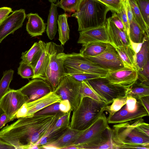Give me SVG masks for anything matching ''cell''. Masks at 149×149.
<instances>
[{"instance_id":"cell-1","label":"cell","mask_w":149,"mask_h":149,"mask_svg":"<svg viewBox=\"0 0 149 149\" xmlns=\"http://www.w3.org/2000/svg\"><path fill=\"white\" fill-rule=\"evenodd\" d=\"M63 113L61 112L19 118L0 130V139L13 146L15 149H33L36 144Z\"/></svg>"},{"instance_id":"cell-2","label":"cell","mask_w":149,"mask_h":149,"mask_svg":"<svg viewBox=\"0 0 149 149\" xmlns=\"http://www.w3.org/2000/svg\"><path fill=\"white\" fill-rule=\"evenodd\" d=\"M109 9L97 0H79L76 12L72 16L75 17L81 31L104 25Z\"/></svg>"},{"instance_id":"cell-3","label":"cell","mask_w":149,"mask_h":149,"mask_svg":"<svg viewBox=\"0 0 149 149\" xmlns=\"http://www.w3.org/2000/svg\"><path fill=\"white\" fill-rule=\"evenodd\" d=\"M112 131L113 141L118 149H149V136L137 130L131 121L116 124Z\"/></svg>"},{"instance_id":"cell-4","label":"cell","mask_w":149,"mask_h":149,"mask_svg":"<svg viewBox=\"0 0 149 149\" xmlns=\"http://www.w3.org/2000/svg\"><path fill=\"white\" fill-rule=\"evenodd\" d=\"M109 105L88 97L83 98L73 111L70 127L83 130L90 126L105 111Z\"/></svg>"},{"instance_id":"cell-5","label":"cell","mask_w":149,"mask_h":149,"mask_svg":"<svg viewBox=\"0 0 149 149\" xmlns=\"http://www.w3.org/2000/svg\"><path fill=\"white\" fill-rule=\"evenodd\" d=\"M50 54L49 61L46 70L44 80L54 91L66 73L64 66V48L62 45L53 42H47Z\"/></svg>"},{"instance_id":"cell-6","label":"cell","mask_w":149,"mask_h":149,"mask_svg":"<svg viewBox=\"0 0 149 149\" xmlns=\"http://www.w3.org/2000/svg\"><path fill=\"white\" fill-rule=\"evenodd\" d=\"M64 58V66L67 74L87 73L106 77L109 72L79 53H65Z\"/></svg>"},{"instance_id":"cell-7","label":"cell","mask_w":149,"mask_h":149,"mask_svg":"<svg viewBox=\"0 0 149 149\" xmlns=\"http://www.w3.org/2000/svg\"><path fill=\"white\" fill-rule=\"evenodd\" d=\"M149 113L140 100L131 97H127L126 104L119 110L107 118L108 123L117 124L132 121L146 116Z\"/></svg>"},{"instance_id":"cell-8","label":"cell","mask_w":149,"mask_h":149,"mask_svg":"<svg viewBox=\"0 0 149 149\" xmlns=\"http://www.w3.org/2000/svg\"><path fill=\"white\" fill-rule=\"evenodd\" d=\"M86 81L97 95L108 105L115 99L126 96L128 88L112 84L106 77L94 78Z\"/></svg>"},{"instance_id":"cell-9","label":"cell","mask_w":149,"mask_h":149,"mask_svg":"<svg viewBox=\"0 0 149 149\" xmlns=\"http://www.w3.org/2000/svg\"><path fill=\"white\" fill-rule=\"evenodd\" d=\"M81 82L75 80L67 74L63 77L54 91L62 100H68L72 111L76 109L81 100L80 93Z\"/></svg>"},{"instance_id":"cell-10","label":"cell","mask_w":149,"mask_h":149,"mask_svg":"<svg viewBox=\"0 0 149 149\" xmlns=\"http://www.w3.org/2000/svg\"><path fill=\"white\" fill-rule=\"evenodd\" d=\"M61 100L60 96L52 91L36 100L24 104L17 112L14 119L33 116L38 111Z\"/></svg>"},{"instance_id":"cell-11","label":"cell","mask_w":149,"mask_h":149,"mask_svg":"<svg viewBox=\"0 0 149 149\" xmlns=\"http://www.w3.org/2000/svg\"><path fill=\"white\" fill-rule=\"evenodd\" d=\"M28 102L27 97L18 89L9 88L0 98V108L6 115L10 122L14 120L18 110Z\"/></svg>"},{"instance_id":"cell-12","label":"cell","mask_w":149,"mask_h":149,"mask_svg":"<svg viewBox=\"0 0 149 149\" xmlns=\"http://www.w3.org/2000/svg\"><path fill=\"white\" fill-rule=\"evenodd\" d=\"M86 57L109 72L125 67L115 48L110 43H108L105 50L100 54Z\"/></svg>"},{"instance_id":"cell-13","label":"cell","mask_w":149,"mask_h":149,"mask_svg":"<svg viewBox=\"0 0 149 149\" xmlns=\"http://www.w3.org/2000/svg\"><path fill=\"white\" fill-rule=\"evenodd\" d=\"M109 126L107 117L103 113L90 126L82 131L73 145L77 146L86 144L97 139Z\"/></svg>"},{"instance_id":"cell-14","label":"cell","mask_w":149,"mask_h":149,"mask_svg":"<svg viewBox=\"0 0 149 149\" xmlns=\"http://www.w3.org/2000/svg\"><path fill=\"white\" fill-rule=\"evenodd\" d=\"M19 89L28 99V102L36 100L53 91L50 85L45 80L35 78Z\"/></svg>"},{"instance_id":"cell-15","label":"cell","mask_w":149,"mask_h":149,"mask_svg":"<svg viewBox=\"0 0 149 149\" xmlns=\"http://www.w3.org/2000/svg\"><path fill=\"white\" fill-rule=\"evenodd\" d=\"M26 15L25 10L21 9L13 11L2 21L0 24V43L8 35L22 26Z\"/></svg>"},{"instance_id":"cell-16","label":"cell","mask_w":149,"mask_h":149,"mask_svg":"<svg viewBox=\"0 0 149 149\" xmlns=\"http://www.w3.org/2000/svg\"><path fill=\"white\" fill-rule=\"evenodd\" d=\"M106 77L112 84L129 88L136 81L138 75L136 69L124 67L109 71Z\"/></svg>"},{"instance_id":"cell-17","label":"cell","mask_w":149,"mask_h":149,"mask_svg":"<svg viewBox=\"0 0 149 149\" xmlns=\"http://www.w3.org/2000/svg\"><path fill=\"white\" fill-rule=\"evenodd\" d=\"M71 112L62 114L48 132L35 145L39 146L44 145L58 139L70 127Z\"/></svg>"},{"instance_id":"cell-18","label":"cell","mask_w":149,"mask_h":149,"mask_svg":"<svg viewBox=\"0 0 149 149\" xmlns=\"http://www.w3.org/2000/svg\"><path fill=\"white\" fill-rule=\"evenodd\" d=\"M77 43L85 45L95 42L110 43V40L107 28L104 25L79 31Z\"/></svg>"},{"instance_id":"cell-19","label":"cell","mask_w":149,"mask_h":149,"mask_svg":"<svg viewBox=\"0 0 149 149\" xmlns=\"http://www.w3.org/2000/svg\"><path fill=\"white\" fill-rule=\"evenodd\" d=\"M83 130H79L69 127L66 131L55 141L39 146L40 149H63L73 145Z\"/></svg>"},{"instance_id":"cell-20","label":"cell","mask_w":149,"mask_h":149,"mask_svg":"<svg viewBox=\"0 0 149 149\" xmlns=\"http://www.w3.org/2000/svg\"><path fill=\"white\" fill-rule=\"evenodd\" d=\"M78 149H118L112 139V131L109 126L97 139L88 143L76 146Z\"/></svg>"},{"instance_id":"cell-21","label":"cell","mask_w":149,"mask_h":149,"mask_svg":"<svg viewBox=\"0 0 149 149\" xmlns=\"http://www.w3.org/2000/svg\"><path fill=\"white\" fill-rule=\"evenodd\" d=\"M105 25L110 43L114 47L128 45L132 44L126 32L118 28L111 20L110 17L107 19Z\"/></svg>"},{"instance_id":"cell-22","label":"cell","mask_w":149,"mask_h":149,"mask_svg":"<svg viewBox=\"0 0 149 149\" xmlns=\"http://www.w3.org/2000/svg\"><path fill=\"white\" fill-rule=\"evenodd\" d=\"M28 19L26 30L32 37L42 36L45 32L46 24L37 13H31L26 15Z\"/></svg>"},{"instance_id":"cell-23","label":"cell","mask_w":149,"mask_h":149,"mask_svg":"<svg viewBox=\"0 0 149 149\" xmlns=\"http://www.w3.org/2000/svg\"><path fill=\"white\" fill-rule=\"evenodd\" d=\"M44 41L40 40L35 42L29 50L22 54V61L31 66L34 69L42 53Z\"/></svg>"},{"instance_id":"cell-24","label":"cell","mask_w":149,"mask_h":149,"mask_svg":"<svg viewBox=\"0 0 149 149\" xmlns=\"http://www.w3.org/2000/svg\"><path fill=\"white\" fill-rule=\"evenodd\" d=\"M115 47L125 67L136 69V52L132 44Z\"/></svg>"},{"instance_id":"cell-25","label":"cell","mask_w":149,"mask_h":149,"mask_svg":"<svg viewBox=\"0 0 149 149\" xmlns=\"http://www.w3.org/2000/svg\"><path fill=\"white\" fill-rule=\"evenodd\" d=\"M50 54L48 43L44 42L42 54L34 69V75L32 78L44 79L46 70L48 65Z\"/></svg>"},{"instance_id":"cell-26","label":"cell","mask_w":149,"mask_h":149,"mask_svg":"<svg viewBox=\"0 0 149 149\" xmlns=\"http://www.w3.org/2000/svg\"><path fill=\"white\" fill-rule=\"evenodd\" d=\"M129 36L132 44H141L149 36L143 30L134 17L129 25Z\"/></svg>"},{"instance_id":"cell-27","label":"cell","mask_w":149,"mask_h":149,"mask_svg":"<svg viewBox=\"0 0 149 149\" xmlns=\"http://www.w3.org/2000/svg\"><path fill=\"white\" fill-rule=\"evenodd\" d=\"M108 43L97 42L82 45L79 53L85 57L97 56L104 51Z\"/></svg>"},{"instance_id":"cell-28","label":"cell","mask_w":149,"mask_h":149,"mask_svg":"<svg viewBox=\"0 0 149 149\" xmlns=\"http://www.w3.org/2000/svg\"><path fill=\"white\" fill-rule=\"evenodd\" d=\"M57 7L54 3H51L48 16L46 32L49 38L52 40L57 31V24L58 13Z\"/></svg>"},{"instance_id":"cell-29","label":"cell","mask_w":149,"mask_h":149,"mask_svg":"<svg viewBox=\"0 0 149 149\" xmlns=\"http://www.w3.org/2000/svg\"><path fill=\"white\" fill-rule=\"evenodd\" d=\"M70 16V15L65 13L59 15L57 19L58 40L62 45H64L69 39L70 30L68 18Z\"/></svg>"},{"instance_id":"cell-30","label":"cell","mask_w":149,"mask_h":149,"mask_svg":"<svg viewBox=\"0 0 149 149\" xmlns=\"http://www.w3.org/2000/svg\"><path fill=\"white\" fill-rule=\"evenodd\" d=\"M149 95V85L142 83L137 80L127 91L126 96L136 99Z\"/></svg>"},{"instance_id":"cell-31","label":"cell","mask_w":149,"mask_h":149,"mask_svg":"<svg viewBox=\"0 0 149 149\" xmlns=\"http://www.w3.org/2000/svg\"><path fill=\"white\" fill-rule=\"evenodd\" d=\"M149 38L145 39L142 43L139 50L136 53V65L137 70L141 68L149 61Z\"/></svg>"},{"instance_id":"cell-32","label":"cell","mask_w":149,"mask_h":149,"mask_svg":"<svg viewBox=\"0 0 149 149\" xmlns=\"http://www.w3.org/2000/svg\"><path fill=\"white\" fill-rule=\"evenodd\" d=\"M133 17L143 30L149 36V26L145 22L135 0H129Z\"/></svg>"},{"instance_id":"cell-33","label":"cell","mask_w":149,"mask_h":149,"mask_svg":"<svg viewBox=\"0 0 149 149\" xmlns=\"http://www.w3.org/2000/svg\"><path fill=\"white\" fill-rule=\"evenodd\" d=\"M14 71L11 69L4 72L0 81V98L8 91L10 83L13 79Z\"/></svg>"},{"instance_id":"cell-34","label":"cell","mask_w":149,"mask_h":149,"mask_svg":"<svg viewBox=\"0 0 149 149\" xmlns=\"http://www.w3.org/2000/svg\"><path fill=\"white\" fill-rule=\"evenodd\" d=\"M80 93L81 99L84 97H88L97 101L105 102L95 92L86 81L81 82Z\"/></svg>"},{"instance_id":"cell-35","label":"cell","mask_w":149,"mask_h":149,"mask_svg":"<svg viewBox=\"0 0 149 149\" xmlns=\"http://www.w3.org/2000/svg\"><path fill=\"white\" fill-rule=\"evenodd\" d=\"M79 0H61L56 4L57 7L63 9L65 12L75 13Z\"/></svg>"},{"instance_id":"cell-36","label":"cell","mask_w":149,"mask_h":149,"mask_svg":"<svg viewBox=\"0 0 149 149\" xmlns=\"http://www.w3.org/2000/svg\"><path fill=\"white\" fill-rule=\"evenodd\" d=\"M17 73L22 78H32L34 75V69L30 65L21 61L18 68Z\"/></svg>"},{"instance_id":"cell-37","label":"cell","mask_w":149,"mask_h":149,"mask_svg":"<svg viewBox=\"0 0 149 149\" xmlns=\"http://www.w3.org/2000/svg\"><path fill=\"white\" fill-rule=\"evenodd\" d=\"M127 99L126 96L115 99L111 105L106 107L105 111L108 112L109 115H113L126 104Z\"/></svg>"},{"instance_id":"cell-38","label":"cell","mask_w":149,"mask_h":149,"mask_svg":"<svg viewBox=\"0 0 149 149\" xmlns=\"http://www.w3.org/2000/svg\"><path fill=\"white\" fill-rule=\"evenodd\" d=\"M143 17L149 26V0H135Z\"/></svg>"},{"instance_id":"cell-39","label":"cell","mask_w":149,"mask_h":149,"mask_svg":"<svg viewBox=\"0 0 149 149\" xmlns=\"http://www.w3.org/2000/svg\"><path fill=\"white\" fill-rule=\"evenodd\" d=\"M103 3L110 10L117 13L120 12L122 8L123 0H97Z\"/></svg>"},{"instance_id":"cell-40","label":"cell","mask_w":149,"mask_h":149,"mask_svg":"<svg viewBox=\"0 0 149 149\" xmlns=\"http://www.w3.org/2000/svg\"><path fill=\"white\" fill-rule=\"evenodd\" d=\"M137 71V80L142 83L149 85V61L141 68Z\"/></svg>"},{"instance_id":"cell-41","label":"cell","mask_w":149,"mask_h":149,"mask_svg":"<svg viewBox=\"0 0 149 149\" xmlns=\"http://www.w3.org/2000/svg\"><path fill=\"white\" fill-rule=\"evenodd\" d=\"M66 74L79 82L87 81L94 78L102 77L98 75L87 73Z\"/></svg>"},{"instance_id":"cell-42","label":"cell","mask_w":149,"mask_h":149,"mask_svg":"<svg viewBox=\"0 0 149 149\" xmlns=\"http://www.w3.org/2000/svg\"><path fill=\"white\" fill-rule=\"evenodd\" d=\"M59 103H54L36 112L34 116L61 113L59 108Z\"/></svg>"},{"instance_id":"cell-43","label":"cell","mask_w":149,"mask_h":149,"mask_svg":"<svg viewBox=\"0 0 149 149\" xmlns=\"http://www.w3.org/2000/svg\"><path fill=\"white\" fill-rule=\"evenodd\" d=\"M132 125L138 131L149 136V125L141 118L131 121Z\"/></svg>"},{"instance_id":"cell-44","label":"cell","mask_w":149,"mask_h":149,"mask_svg":"<svg viewBox=\"0 0 149 149\" xmlns=\"http://www.w3.org/2000/svg\"><path fill=\"white\" fill-rule=\"evenodd\" d=\"M117 13L123 22L125 31L129 35V24L123 1L121 11L120 12Z\"/></svg>"},{"instance_id":"cell-45","label":"cell","mask_w":149,"mask_h":149,"mask_svg":"<svg viewBox=\"0 0 149 149\" xmlns=\"http://www.w3.org/2000/svg\"><path fill=\"white\" fill-rule=\"evenodd\" d=\"M110 18L111 20L118 28L122 31L126 32L124 24L117 13L113 12L112 15Z\"/></svg>"},{"instance_id":"cell-46","label":"cell","mask_w":149,"mask_h":149,"mask_svg":"<svg viewBox=\"0 0 149 149\" xmlns=\"http://www.w3.org/2000/svg\"><path fill=\"white\" fill-rule=\"evenodd\" d=\"M59 108L61 111L63 113L72 112L70 103L67 100H61L59 103Z\"/></svg>"},{"instance_id":"cell-47","label":"cell","mask_w":149,"mask_h":149,"mask_svg":"<svg viewBox=\"0 0 149 149\" xmlns=\"http://www.w3.org/2000/svg\"><path fill=\"white\" fill-rule=\"evenodd\" d=\"M13 12L12 8L10 7H3L0 8V21L4 19L10 13Z\"/></svg>"},{"instance_id":"cell-48","label":"cell","mask_w":149,"mask_h":149,"mask_svg":"<svg viewBox=\"0 0 149 149\" xmlns=\"http://www.w3.org/2000/svg\"><path fill=\"white\" fill-rule=\"evenodd\" d=\"M123 1L129 25L132 19L133 15L129 0H124Z\"/></svg>"},{"instance_id":"cell-49","label":"cell","mask_w":149,"mask_h":149,"mask_svg":"<svg viewBox=\"0 0 149 149\" xmlns=\"http://www.w3.org/2000/svg\"><path fill=\"white\" fill-rule=\"evenodd\" d=\"M139 99L147 111L149 113V95L141 97Z\"/></svg>"},{"instance_id":"cell-50","label":"cell","mask_w":149,"mask_h":149,"mask_svg":"<svg viewBox=\"0 0 149 149\" xmlns=\"http://www.w3.org/2000/svg\"><path fill=\"white\" fill-rule=\"evenodd\" d=\"M9 122L6 115L3 112L0 116V129H2L5 124Z\"/></svg>"},{"instance_id":"cell-51","label":"cell","mask_w":149,"mask_h":149,"mask_svg":"<svg viewBox=\"0 0 149 149\" xmlns=\"http://www.w3.org/2000/svg\"><path fill=\"white\" fill-rule=\"evenodd\" d=\"M0 149H15L13 146L0 139Z\"/></svg>"},{"instance_id":"cell-52","label":"cell","mask_w":149,"mask_h":149,"mask_svg":"<svg viewBox=\"0 0 149 149\" xmlns=\"http://www.w3.org/2000/svg\"><path fill=\"white\" fill-rule=\"evenodd\" d=\"M63 149H78L75 146L71 145L64 148Z\"/></svg>"},{"instance_id":"cell-53","label":"cell","mask_w":149,"mask_h":149,"mask_svg":"<svg viewBox=\"0 0 149 149\" xmlns=\"http://www.w3.org/2000/svg\"><path fill=\"white\" fill-rule=\"evenodd\" d=\"M51 3L56 2L57 0H48Z\"/></svg>"},{"instance_id":"cell-54","label":"cell","mask_w":149,"mask_h":149,"mask_svg":"<svg viewBox=\"0 0 149 149\" xmlns=\"http://www.w3.org/2000/svg\"><path fill=\"white\" fill-rule=\"evenodd\" d=\"M3 112V110L0 108V116L1 115Z\"/></svg>"},{"instance_id":"cell-55","label":"cell","mask_w":149,"mask_h":149,"mask_svg":"<svg viewBox=\"0 0 149 149\" xmlns=\"http://www.w3.org/2000/svg\"><path fill=\"white\" fill-rule=\"evenodd\" d=\"M2 21H0V24H1V22H2V21Z\"/></svg>"}]
</instances>
